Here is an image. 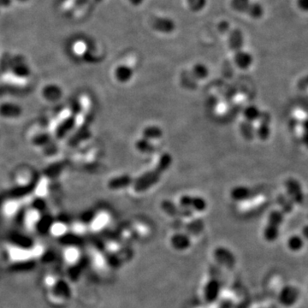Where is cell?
<instances>
[{"mask_svg": "<svg viewBox=\"0 0 308 308\" xmlns=\"http://www.w3.org/2000/svg\"><path fill=\"white\" fill-rule=\"evenodd\" d=\"M172 164V156L170 153H164L160 156L159 162L152 170L143 173L134 181V189L137 193H142L157 184L164 172L170 167Z\"/></svg>", "mask_w": 308, "mask_h": 308, "instance_id": "cell-1", "label": "cell"}, {"mask_svg": "<svg viewBox=\"0 0 308 308\" xmlns=\"http://www.w3.org/2000/svg\"><path fill=\"white\" fill-rule=\"evenodd\" d=\"M231 7L236 12L248 15L254 19L262 18L265 10L260 4L251 0H231Z\"/></svg>", "mask_w": 308, "mask_h": 308, "instance_id": "cell-2", "label": "cell"}, {"mask_svg": "<svg viewBox=\"0 0 308 308\" xmlns=\"http://www.w3.org/2000/svg\"><path fill=\"white\" fill-rule=\"evenodd\" d=\"M179 203L181 208L196 212H203L208 208L207 200L200 196L185 194L181 196Z\"/></svg>", "mask_w": 308, "mask_h": 308, "instance_id": "cell-3", "label": "cell"}, {"mask_svg": "<svg viewBox=\"0 0 308 308\" xmlns=\"http://www.w3.org/2000/svg\"><path fill=\"white\" fill-rule=\"evenodd\" d=\"M299 291L296 287L292 285L284 286L280 291L278 299L279 302L284 306L289 307L298 301Z\"/></svg>", "mask_w": 308, "mask_h": 308, "instance_id": "cell-4", "label": "cell"}, {"mask_svg": "<svg viewBox=\"0 0 308 308\" xmlns=\"http://www.w3.org/2000/svg\"><path fill=\"white\" fill-rule=\"evenodd\" d=\"M285 188L287 195L296 204H300L304 200V193L302 187L296 179L288 178L285 181Z\"/></svg>", "mask_w": 308, "mask_h": 308, "instance_id": "cell-5", "label": "cell"}, {"mask_svg": "<svg viewBox=\"0 0 308 308\" xmlns=\"http://www.w3.org/2000/svg\"><path fill=\"white\" fill-rule=\"evenodd\" d=\"M151 27L153 30L162 34H170L176 29V23L169 18L155 17L151 19Z\"/></svg>", "mask_w": 308, "mask_h": 308, "instance_id": "cell-6", "label": "cell"}, {"mask_svg": "<svg viewBox=\"0 0 308 308\" xmlns=\"http://www.w3.org/2000/svg\"><path fill=\"white\" fill-rule=\"evenodd\" d=\"M258 121H259V127L255 132L257 136L261 141H267L271 135V117L270 113L263 112Z\"/></svg>", "mask_w": 308, "mask_h": 308, "instance_id": "cell-7", "label": "cell"}, {"mask_svg": "<svg viewBox=\"0 0 308 308\" xmlns=\"http://www.w3.org/2000/svg\"><path fill=\"white\" fill-rule=\"evenodd\" d=\"M161 208L170 216L190 217L193 215V211L181 208V206L177 207L175 203L167 200V199L162 201Z\"/></svg>", "mask_w": 308, "mask_h": 308, "instance_id": "cell-8", "label": "cell"}, {"mask_svg": "<svg viewBox=\"0 0 308 308\" xmlns=\"http://www.w3.org/2000/svg\"><path fill=\"white\" fill-rule=\"evenodd\" d=\"M243 44H244V37L240 29H234L229 31V45L234 53L242 51Z\"/></svg>", "mask_w": 308, "mask_h": 308, "instance_id": "cell-9", "label": "cell"}, {"mask_svg": "<svg viewBox=\"0 0 308 308\" xmlns=\"http://www.w3.org/2000/svg\"><path fill=\"white\" fill-rule=\"evenodd\" d=\"M254 196V191L246 186H236L231 191V199L236 201H245Z\"/></svg>", "mask_w": 308, "mask_h": 308, "instance_id": "cell-10", "label": "cell"}, {"mask_svg": "<svg viewBox=\"0 0 308 308\" xmlns=\"http://www.w3.org/2000/svg\"><path fill=\"white\" fill-rule=\"evenodd\" d=\"M235 62L240 69H247L253 64L254 58L249 52L242 50L235 53Z\"/></svg>", "mask_w": 308, "mask_h": 308, "instance_id": "cell-11", "label": "cell"}, {"mask_svg": "<svg viewBox=\"0 0 308 308\" xmlns=\"http://www.w3.org/2000/svg\"><path fill=\"white\" fill-rule=\"evenodd\" d=\"M133 182H134V180L131 176L129 175H123V176H118L111 180L109 182V187L112 189H122V188L130 187Z\"/></svg>", "mask_w": 308, "mask_h": 308, "instance_id": "cell-12", "label": "cell"}, {"mask_svg": "<svg viewBox=\"0 0 308 308\" xmlns=\"http://www.w3.org/2000/svg\"><path fill=\"white\" fill-rule=\"evenodd\" d=\"M134 75L132 68L128 65H120L116 69V78L121 82H127L131 80Z\"/></svg>", "mask_w": 308, "mask_h": 308, "instance_id": "cell-13", "label": "cell"}, {"mask_svg": "<svg viewBox=\"0 0 308 308\" xmlns=\"http://www.w3.org/2000/svg\"><path fill=\"white\" fill-rule=\"evenodd\" d=\"M163 135H164V132H163L161 128L155 126V125L147 126L142 131L143 138L147 139L148 141L160 139L163 136Z\"/></svg>", "mask_w": 308, "mask_h": 308, "instance_id": "cell-14", "label": "cell"}, {"mask_svg": "<svg viewBox=\"0 0 308 308\" xmlns=\"http://www.w3.org/2000/svg\"><path fill=\"white\" fill-rule=\"evenodd\" d=\"M171 243H172L173 247L176 249L183 250L190 245V241L186 235L176 234L175 236H172Z\"/></svg>", "mask_w": 308, "mask_h": 308, "instance_id": "cell-15", "label": "cell"}, {"mask_svg": "<svg viewBox=\"0 0 308 308\" xmlns=\"http://www.w3.org/2000/svg\"><path fill=\"white\" fill-rule=\"evenodd\" d=\"M261 111L254 105L252 106H248L243 112V115H244L245 120L246 121L249 122V123H254V122L258 121L259 118H260L261 115Z\"/></svg>", "mask_w": 308, "mask_h": 308, "instance_id": "cell-16", "label": "cell"}, {"mask_svg": "<svg viewBox=\"0 0 308 308\" xmlns=\"http://www.w3.org/2000/svg\"><path fill=\"white\" fill-rule=\"evenodd\" d=\"M240 130H241V133H242V136L244 137L247 141H252L254 140V136H255V130H254V125L252 123L249 122L245 121L242 122L241 125H240Z\"/></svg>", "mask_w": 308, "mask_h": 308, "instance_id": "cell-17", "label": "cell"}, {"mask_svg": "<svg viewBox=\"0 0 308 308\" xmlns=\"http://www.w3.org/2000/svg\"><path fill=\"white\" fill-rule=\"evenodd\" d=\"M287 245L291 251L298 252V251L301 250L304 247V239L301 236L293 235L288 238Z\"/></svg>", "mask_w": 308, "mask_h": 308, "instance_id": "cell-18", "label": "cell"}, {"mask_svg": "<svg viewBox=\"0 0 308 308\" xmlns=\"http://www.w3.org/2000/svg\"><path fill=\"white\" fill-rule=\"evenodd\" d=\"M284 221V213L281 210H275L270 213L268 217V225L280 228Z\"/></svg>", "mask_w": 308, "mask_h": 308, "instance_id": "cell-19", "label": "cell"}, {"mask_svg": "<svg viewBox=\"0 0 308 308\" xmlns=\"http://www.w3.org/2000/svg\"><path fill=\"white\" fill-rule=\"evenodd\" d=\"M136 148L141 153H152L155 147L147 139L141 138L136 142Z\"/></svg>", "mask_w": 308, "mask_h": 308, "instance_id": "cell-20", "label": "cell"}, {"mask_svg": "<svg viewBox=\"0 0 308 308\" xmlns=\"http://www.w3.org/2000/svg\"><path fill=\"white\" fill-rule=\"evenodd\" d=\"M278 202H279L280 206L282 208L281 211L284 214L285 213H290L293 211L294 203L292 201V199L288 195H282H282L279 196Z\"/></svg>", "mask_w": 308, "mask_h": 308, "instance_id": "cell-21", "label": "cell"}, {"mask_svg": "<svg viewBox=\"0 0 308 308\" xmlns=\"http://www.w3.org/2000/svg\"><path fill=\"white\" fill-rule=\"evenodd\" d=\"M208 74H209V70H208V67L204 64H197L193 66V75L197 79H199V80L204 79L208 77Z\"/></svg>", "mask_w": 308, "mask_h": 308, "instance_id": "cell-22", "label": "cell"}, {"mask_svg": "<svg viewBox=\"0 0 308 308\" xmlns=\"http://www.w3.org/2000/svg\"><path fill=\"white\" fill-rule=\"evenodd\" d=\"M188 8L193 12H199L204 9L208 0H187Z\"/></svg>", "mask_w": 308, "mask_h": 308, "instance_id": "cell-23", "label": "cell"}, {"mask_svg": "<svg viewBox=\"0 0 308 308\" xmlns=\"http://www.w3.org/2000/svg\"><path fill=\"white\" fill-rule=\"evenodd\" d=\"M302 141L303 144L308 148V118L302 123Z\"/></svg>", "mask_w": 308, "mask_h": 308, "instance_id": "cell-24", "label": "cell"}, {"mask_svg": "<svg viewBox=\"0 0 308 308\" xmlns=\"http://www.w3.org/2000/svg\"><path fill=\"white\" fill-rule=\"evenodd\" d=\"M297 87L300 91H305V90L308 89V74L299 79L297 82Z\"/></svg>", "mask_w": 308, "mask_h": 308, "instance_id": "cell-25", "label": "cell"}, {"mask_svg": "<svg viewBox=\"0 0 308 308\" xmlns=\"http://www.w3.org/2000/svg\"><path fill=\"white\" fill-rule=\"evenodd\" d=\"M297 6L300 11L308 12V0H297Z\"/></svg>", "mask_w": 308, "mask_h": 308, "instance_id": "cell-26", "label": "cell"}, {"mask_svg": "<svg viewBox=\"0 0 308 308\" xmlns=\"http://www.w3.org/2000/svg\"><path fill=\"white\" fill-rule=\"evenodd\" d=\"M219 29L222 33H229L230 24L227 22H222V23H219Z\"/></svg>", "mask_w": 308, "mask_h": 308, "instance_id": "cell-27", "label": "cell"}, {"mask_svg": "<svg viewBox=\"0 0 308 308\" xmlns=\"http://www.w3.org/2000/svg\"><path fill=\"white\" fill-rule=\"evenodd\" d=\"M301 235H302V238L304 240H308V225H305L302 228V231H301Z\"/></svg>", "mask_w": 308, "mask_h": 308, "instance_id": "cell-28", "label": "cell"}, {"mask_svg": "<svg viewBox=\"0 0 308 308\" xmlns=\"http://www.w3.org/2000/svg\"><path fill=\"white\" fill-rule=\"evenodd\" d=\"M130 2L134 6H140L143 2V0H130Z\"/></svg>", "mask_w": 308, "mask_h": 308, "instance_id": "cell-29", "label": "cell"}]
</instances>
